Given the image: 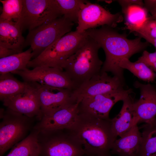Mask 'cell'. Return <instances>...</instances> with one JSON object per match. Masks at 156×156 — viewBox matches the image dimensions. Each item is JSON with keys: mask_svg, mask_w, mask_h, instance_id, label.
<instances>
[{"mask_svg": "<svg viewBox=\"0 0 156 156\" xmlns=\"http://www.w3.org/2000/svg\"><path fill=\"white\" fill-rule=\"evenodd\" d=\"M86 31L104 51L105 59L101 71L111 72L124 81L123 70L119 66L120 62L124 58L129 59L150 45L146 41H142L140 37L129 39L125 33L120 34L114 28L107 25Z\"/></svg>", "mask_w": 156, "mask_h": 156, "instance_id": "1", "label": "cell"}, {"mask_svg": "<svg viewBox=\"0 0 156 156\" xmlns=\"http://www.w3.org/2000/svg\"><path fill=\"white\" fill-rule=\"evenodd\" d=\"M82 156H89L88 155H87L86 154H85V155H83Z\"/></svg>", "mask_w": 156, "mask_h": 156, "instance_id": "39", "label": "cell"}, {"mask_svg": "<svg viewBox=\"0 0 156 156\" xmlns=\"http://www.w3.org/2000/svg\"><path fill=\"white\" fill-rule=\"evenodd\" d=\"M154 125H156V119L155 120V122H154Z\"/></svg>", "mask_w": 156, "mask_h": 156, "instance_id": "38", "label": "cell"}, {"mask_svg": "<svg viewBox=\"0 0 156 156\" xmlns=\"http://www.w3.org/2000/svg\"><path fill=\"white\" fill-rule=\"evenodd\" d=\"M2 4L0 18L16 22L20 17L23 7V0H0Z\"/></svg>", "mask_w": 156, "mask_h": 156, "instance_id": "27", "label": "cell"}, {"mask_svg": "<svg viewBox=\"0 0 156 156\" xmlns=\"http://www.w3.org/2000/svg\"><path fill=\"white\" fill-rule=\"evenodd\" d=\"M117 1L120 5L123 14L129 7L133 5H138L144 7V3L142 0H117Z\"/></svg>", "mask_w": 156, "mask_h": 156, "instance_id": "30", "label": "cell"}, {"mask_svg": "<svg viewBox=\"0 0 156 156\" xmlns=\"http://www.w3.org/2000/svg\"><path fill=\"white\" fill-rule=\"evenodd\" d=\"M69 129L89 156L109 154L117 137L112 128L111 119H104L79 113Z\"/></svg>", "mask_w": 156, "mask_h": 156, "instance_id": "2", "label": "cell"}, {"mask_svg": "<svg viewBox=\"0 0 156 156\" xmlns=\"http://www.w3.org/2000/svg\"><path fill=\"white\" fill-rule=\"evenodd\" d=\"M131 96L130 94L123 100L119 113L111 119L112 130L117 137L122 136L138 124L133 111L134 101Z\"/></svg>", "mask_w": 156, "mask_h": 156, "instance_id": "19", "label": "cell"}, {"mask_svg": "<svg viewBox=\"0 0 156 156\" xmlns=\"http://www.w3.org/2000/svg\"><path fill=\"white\" fill-rule=\"evenodd\" d=\"M144 7L147 12H149L151 16L156 13V0H145L144 1Z\"/></svg>", "mask_w": 156, "mask_h": 156, "instance_id": "31", "label": "cell"}, {"mask_svg": "<svg viewBox=\"0 0 156 156\" xmlns=\"http://www.w3.org/2000/svg\"><path fill=\"white\" fill-rule=\"evenodd\" d=\"M73 24L63 16L55 19L29 31L25 39L24 47H30L32 50V59L34 58L70 32Z\"/></svg>", "mask_w": 156, "mask_h": 156, "instance_id": "6", "label": "cell"}, {"mask_svg": "<svg viewBox=\"0 0 156 156\" xmlns=\"http://www.w3.org/2000/svg\"><path fill=\"white\" fill-rule=\"evenodd\" d=\"M154 72L156 73V62L152 64L149 67Z\"/></svg>", "mask_w": 156, "mask_h": 156, "instance_id": "34", "label": "cell"}, {"mask_svg": "<svg viewBox=\"0 0 156 156\" xmlns=\"http://www.w3.org/2000/svg\"><path fill=\"white\" fill-rule=\"evenodd\" d=\"M18 53L12 49L0 46V58L6 57L13 55Z\"/></svg>", "mask_w": 156, "mask_h": 156, "instance_id": "32", "label": "cell"}, {"mask_svg": "<svg viewBox=\"0 0 156 156\" xmlns=\"http://www.w3.org/2000/svg\"><path fill=\"white\" fill-rule=\"evenodd\" d=\"M133 93L124 87L83 99L79 103V113L104 119H110L109 112L118 102L123 101Z\"/></svg>", "mask_w": 156, "mask_h": 156, "instance_id": "9", "label": "cell"}, {"mask_svg": "<svg viewBox=\"0 0 156 156\" xmlns=\"http://www.w3.org/2000/svg\"><path fill=\"white\" fill-rule=\"evenodd\" d=\"M39 156H82L81 144L68 129L39 130Z\"/></svg>", "mask_w": 156, "mask_h": 156, "instance_id": "5", "label": "cell"}, {"mask_svg": "<svg viewBox=\"0 0 156 156\" xmlns=\"http://www.w3.org/2000/svg\"><path fill=\"white\" fill-rule=\"evenodd\" d=\"M79 104L70 103L50 114L42 116L33 128L40 131L70 129L78 116Z\"/></svg>", "mask_w": 156, "mask_h": 156, "instance_id": "15", "label": "cell"}, {"mask_svg": "<svg viewBox=\"0 0 156 156\" xmlns=\"http://www.w3.org/2000/svg\"><path fill=\"white\" fill-rule=\"evenodd\" d=\"M0 123V156L27 136L35 125L31 118L9 108L5 110Z\"/></svg>", "mask_w": 156, "mask_h": 156, "instance_id": "7", "label": "cell"}, {"mask_svg": "<svg viewBox=\"0 0 156 156\" xmlns=\"http://www.w3.org/2000/svg\"><path fill=\"white\" fill-rule=\"evenodd\" d=\"M153 156H156V154L154 155H153Z\"/></svg>", "mask_w": 156, "mask_h": 156, "instance_id": "40", "label": "cell"}, {"mask_svg": "<svg viewBox=\"0 0 156 156\" xmlns=\"http://www.w3.org/2000/svg\"><path fill=\"white\" fill-rule=\"evenodd\" d=\"M136 61L143 63L149 67L152 64L156 62V51L150 53L144 50L142 55Z\"/></svg>", "mask_w": 156, "mask_h": 156, "instance_id": "29", "label": "cell"}, {"mask_svg": "<svg viewBox=\"0 0 156 156\" xmlns=\"http://www.w3.org/2000/svg\"><path fill=\"white\" fill-rule=\"evenodd\" d=\"M127 29L136 35L143 34L156 38V20L148 19L141 25L138 27H126Z\"/></svg>", "mask_w": 156, "mask_h": 156, "instance_id": "28", "label": "cell"}, {"mask_svg": "<svg viewBox=\"0 0 156 156\" xmlns=\"http://www.w3.org/2000/svg\"><path fill=\"white\" fill-rule=\"evenodd\" d=\"M32 57V50L30 48L24 52L0 58V75L26 69Z\"/></svg>", "mask_w": 156, "mask_h": 156, "instance_id": "20", "label": "cell"}, {"mask_svg": "<svg viewBox=\"0 0 156 156\" xmlns=\"http://www.w3.org/2000/svg\"><path fill=\"white\" fill-rule=\"evenodd\" d=\"M5 110L2 108H0V119L3 118L5 112Z\"/></svg>", "mask_w": 156, "mask_h": 156, "instance_id": "35", "label": "cell"}, {"mask_svg": "<svg viewBox=\"0 0 156 156\" xmlns=\"http://www.w3.org/2000/svg\"><path fill=\"white\" fill-rule=\"evenodd\" d=\"M87 36L86 31L68 33L30 60L27 68L46 66L62 69L64 63L76 51Z\"/></svg>", "mask_w": 156, "mask_h": 156, "instance_id": "4", "label": "cell"}, {"mask_svg": "<svg viewBox=\"0 0 156 156\" xmlns=\"http://www.w3.org/2000/svg\"><path fill=\"white\" fill-rule=\"evenodd\" d=\"M36 83L42 116L50 114L69 104L76 103L72 99V90Z\"/></svg>", "mask_w": 156, "mask_h": 156, "instance_id": "16", "label": "cell"}, {"mask_svg": "<svg viewBox=\"0 0 156 156\" xmlns=\"http://www.w3.org/2000/svg\"><path fill=\"white\" fill-rule=\"evenodd\" d=\"M133 86L140 91L139 99L134 101L133 109L137 123L154 125L156 118V88L150 83L145 84L135 81Z\"/></svg>", "mask_w": 156, "mask_h": 156, "instance_id": "14", "label": "cell"}, {"mask_svg": "<svg viewBox=\"0 0 156 156\" xmlns=\"http://www.w3.org/2000/svg\"><path fill=\"white\" fill-rule=\"evenodd\" d=\"M39 131L33 129L25 138L14 145L6 156H39Z\"/></svg>", "mask_w": 156, "mask_h": 156, "instance_id": "21", "label": "cell"}, {"mask_svg": "<svg viewBox=\"0 0 156 156\" xmlns=\"http://www.w3.org/2000/svg\"><path fill=\"white\" fill-rule=\"evenodd\" d=\"M147 13L143 7L136 4L131 5L123 13L126 27L140 26L148 19Z\"/></svg>", "mask_w": 156, "mask_h": 156, "instance_id": "26", "label": "cell"}, {"mask_svg": "<svg viewBox=\"0 0 156 156\" xmlns=\"http://www.w3.org/2000/svg\"><path fill=\"white\" fill-rule=\"evenodd\" d=\"M144 127L136 156H153L156 154V125Z\"/></svg>", "mask_w": 156, "mask_h": 156, "instance_id": "23", "label": "cell"}, {"mask_svg": "<svg viewBox=\"0 0 156 156\" xmlns=\"http://www.w3.org/2000/svg\"><path fill=\"white\" fill-rule=\"evenodd\" d=\"M142 138L137 124L114 143L110 153L118 156H136Z\"/></svg>", "mask_w": 156, "mask_h": 156, "instance_id": "18", "label": "cell"}, {"mask_svg": "<svg viewBox=\"0 0 156 156\" xmlns=\"http://www.w3.org/2000/svg\"><path fill=\"white\" fill-rule=\"evenodd\" d=\"M124 81L118 77L101 71L72 92L71 98L79 103L83 99L124 87Z\"/></svg>", "mask_w": 156, "mask_h": 156, "instance_id": "12", "label": "cell"}, {"mask_svg": "<svg viewBox=\"0 0 156 156\" xmlns=\"http://www.w3.org/2000/svg\"><path fill=\"white\" fill-rule=\"evenodd\" d=\"M123 20L121 13L112 14L99 5L87 1L82 5L79 12L76 30L82 32L105 25L115 28Z\"/></svg>", "mask_w": 156, "mask_h": 156, "instance_id": "11", "label": "cell"}, {"mask_svg": "<svg viewBox=\"0 0 156 156\" xmlns=\"http://www.w3.org/2000/svg\"><path fill=\"white\" fill-rule=\"evenodd\" d=\"M137 36L144 38L146 41L154 46L155 48L156 51V38L152 37L143 34H138Z\"/></svg>", "mask_w": 156, "mask_h": 156, "instance_id": "33", "label": "cell"}, {"mask_svg": "<svg viewBox=\"0 0 156 156\" xmlns=\"http://www.w3.org/2000/svg\"><path fill=\"white\" fill-rule=\"evenodd\" d=\"M20 26L17 22L0 18V46L18 53L23 52L25 39Z\"/></svg>", "mask_w": 156, "mask_h": 156, "instance_id": "17", "label": "cell"}, {"mask_svg": "<svg viewBox=\"0 0 156 156\" xmlns=\"http://www.w3.org/2000/svg\"><path fill=\"white\" fill-rule=\"evenodd\" d=\"M111 156V153H110L109 154L104 155H99V156L93 155V156Z\"/></svg>", "mask_w": 156, "mask_h": 156, "instance_id": "37", "label": "cell"}, {"mask_svg": "<svg viewBox=\"0 0 156 156\" xmlns=\"http://www.w3.org/2000/svg\"><path fill=\"white\" fill-rule=\"evenodd\" d=\"M100 48L88 35L76 51L62 65V69L77 88L101 71L103 63L99 56Z\"/></svg>", "mask_w": 156, "mask_h": 156, "instance_id": "3", "label": "cell"}, {"mask_svg": "<svg viewBox=\"0 0 156 156\" xmlns=\"http://www.w3.org/2000/svg\"><path fill=\"white\" fill-rule=\"evenodd\" d=\"M11 73L20 76L27 82H35L41 85L69 90L73 91L77 87L62 69L46 66L27 68Z\"/></svg>", "mask_w": 156, "mask_h": 156, "instance_id": "10", "label": "cell"}, {"mask_svg": "<svg viewBox=\"0 0 156 156\" xmlns=\"http://www.w3.org/2000/svg\"><path fill=\"white\" fill-rule=\"evenodd\" d=\"M26 82L23 90L3 101V105L12 110L39 120L42 113L37 83Z\"/></svg>", "mask_w": 156, "mask_h": 156, "instance_id": "13", "label": "cell"}, {"mask_svg": "<svg viewBox=\"0 0 156 156\" xmlns=\"http://www.w3.org/2000/svg\"><path fill=\"white\" fill-rule=\"evenodd\" d=\"M61 15L73 22L77 23L82 5L87 1L56 0Z\"/></svg>", "mask_w": 156, "mask_h": 156, "instance_id": "25", "label": "cell"}, {"mask_svg": "<svg viewBox=\"0 0 156 156\" xmlns=\"http://www.w3.org/2000/svg\"><path fill=\"white\" fill-rule=\"evenodd\" d=\"M149 17L151 19L156 20V13L153 16H151Z\"/></svg>", "mask_w": 156, "mask_h": 156, "instance_id": "36", "label": "cell"}, {"mask_svg": "<svg viewBox=\"0 0 156 156\" xmlns=\"http://www.w3.org/2000/svg\"><path fill=\"white\" fill-rule=\"evenodd\" d=\"M122 69H126L139 79L148 83L154 82L156 79V73L144 63L137 61L133 62L129 59L124 58L119 64Z\"/></svg>", "mask_w": 156, "mask_h": 156, "instance_id": "24", "label": "cell"}, {"mask_svg": "<svg viewBox=\"0 0 156 156\" xmlns=\"http://www.w3.org/2000/svg\"><path fill=\"white\" fill-rule=\"evenodd\" d=\"M10 73L0 75V100L2 102L20 93L26 85V82L19 81Z\"/></svg>", "mask_w": 156, "mask_h": 156, "instance_id": "22", "label": "cell"}, {"mask_svg": "<svg viewBox=\"0 0 156 156\" xmlns=\"http://www.w3.org/2000/svg\"><path fill=\"white\" fill-rule=\"evenodd\" d=\"M62 16L56 0H23L21 15L16 22L22 31H29Z\"/></svg>", "mask_w": 156, "mask_h": 156, "instance_id": "8", "label": "cell"}, {"mask_svg": "<svg viewBox=\"0 0 156 156\" xmlns=\"http://www.w3.org/2000/svg\"><path fill=\"white\" fill-rule=\"evenodd\" d=\"M155 88H156V83L155 85Z\"/></svg>", "mask_w": 156, "mask_h": 156, "instance_id": "41", "label": "cell"}]
</instances>
